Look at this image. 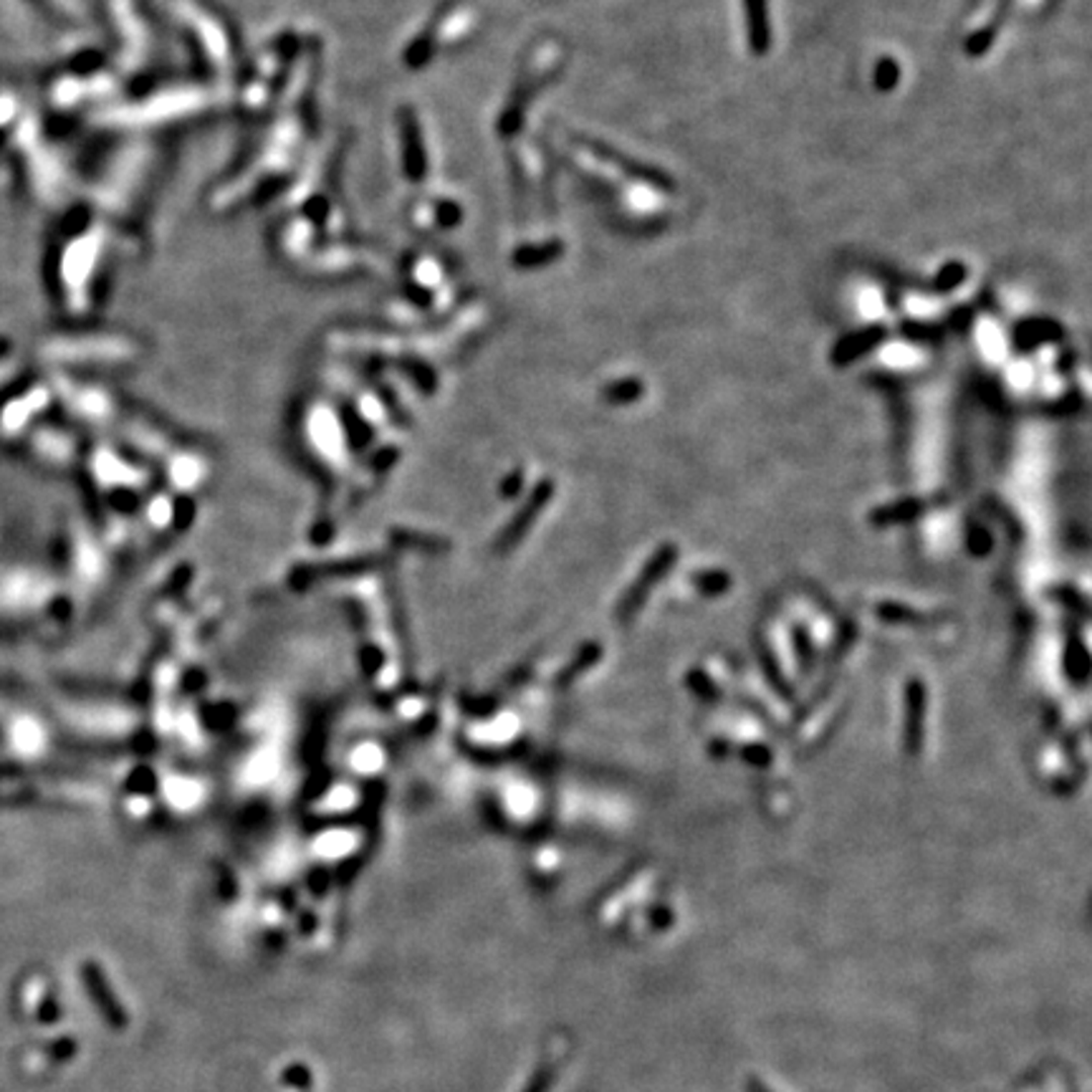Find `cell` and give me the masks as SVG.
I'll return each instance as SVG.
<instances>
[{
  "mask_svg": "<svg viewBox=\"0 0 1092 1092\" xmlns=\"http://www.w3.org/2000/svg\"><path fill=\"white\" fill-rule=\"evenodd\" d=\"M1057 334H1060V329L1055 327V322H1026L1016 337H1019V344L1029 347V344H1039L1044 339L1057 337Z\"/></svg>",
  "mask_w": 1092,
  "mask_h": 1092,
  "instance_id": "obj_9",
  "label": "cell"
},
{
  "mask_svg": "<svg viewBox=\"0 0 1092 1092\" xmlns=\"http://www.w3.org/2000/svg\"><path fill=\"white\" fill-rule=\"evenodd\" d=\"M559 253H561L559 241H551L541 248L524 246L521 251L514 253V261L519 263V266H539V263H546V261H551V258H556Z\"/></svg>",
  "mask_w": 1092,
  "mask_h": 1092,
  "instance_id": "obj_8",
  "label": "cell"
},
{
  "mask_svg": "<svg viewBox=\"0 0 1092 1092\" xmlns=\"http://www.w3.org/2000/svg\"><path fill=\"white\" fill-rule=\"evenodd\" d=\"M175 18L190 38L197 59L215 79H225L236 69V46L220 15L195 0H175Z\"/></svg>",
  "mask_w": 1092,
  "mask_h": 1092,
  "instance_id": "obj_1",
  "label": "cell"
},
{
  "mask_svg": "<svg viewBox=\"0 0 1092 1092\" xmlns=\"http://www.w3.org/2000/svg\"><path fill=\"white\" fill-rule=\"evenodd\" d=\"M743 10H746V28L753 54H766L768 43H771L766 0H743Z\"/></svg>",
  "mask_w": 1092,
  "mask_h": 1092,
  "instance_id": "obj_7",
  "label": "cell"
},
{
  "mask_svg": "<svg viewBox=\"0 0 1092 1092\" xmlns=\"http://www.w3.org/2000/svg\"><path fill=\"white\" fill-rule=\"evenodd\" d=\"M399 150H402V170L415 185H423L430 175V147L425 136L423 121L415 116V111L404 109L399 114Z\"/></svg>",
  "mask_w": 1092,
  "mask_h": 1092,
  "instance_id": "obj_3",
  "label": "cell"
},
{
  "mask_svg": "<svg viewBox=\"0 0 1092 1092\" xmlns=\"http://www.w3.org/2000/svg\"><path fill=\"white\" fill-rule=\"evenodd\" d=\"M905 746L910 753H918L920 748V733H923V708H925V691L923 682L913 680L908 682V693H905Z\"/></svg>",
  "mask_w": 1092,
  "mask_h": 1092,
  "instance_id": "obj_6",
  "label": "cell"
},
{
  "mask_svg": "<svg viewBox=\"0 0 1092 1092\" xmlns=\"http://www.w3.org/2000/svg\"><path fill=\"white\" fill-rule=\"evenodd\" d=\"M672 561H675V546H672V544L662 546V549L657 551L655 556H652L650 564H647L645 569H642V574L637 576L635 584H632V589L627 592V597L622 600V607H620L622 620H630V617L635 615L637 610H640L642 602H645V597L650 595L652 584H655V581H660L665 571H670Z\"/></svg>",
  "mask_w": 1092,
  "mask_h": 1092,
  "instance_id": "obj_4",
  "label": "cell"
},
{
  "mask_svg": "<svg viewBox=\"0 0 1092 1092\" xmlns=\"http://www.w3.org/2000/svg\"><path fill=\"white\" fill-rule=\"evenodd\" d=\"M898 64H895L893 59H880L878 69H875V84H878L880 91H890L895 89V84H898Z\"/></svg>",
  "mask_w": 1092,
  "mask_h": 1092,
  "instance_id": "obj_11",
  "label": "cell"
},
{
  "mask_svg": "<svg viewBox=\"0 0 1092 1092\" xmlns=\"http://www.w3.org/2000/svg\"><path fill=\"white\" fill-rule=\"evenodd\" d=\"M475 18L465 5H450L438 18L430 20L428 30L418 35L404 51V59L410 66H428L443 49H450L455 43H463L468 33L473 30Z\"/></svg>",
  "mask_w": 1092,
  "mask_h": 1092,
  "instance_id": "obj_2",
  "label": "cell"
},
{
  "mask_svg": "<svg viewBox=\"0 0 1092 1092\" xmlns=\"http://www.w3.org/2000/svg\"><path fill=\"white\" fill-rule=\"evenodd\" d=\"M885 337H888V329L885 327H868V329H859V332L847 334V337L839 339L837 347L832 349V362L839 364V367H844V364L854 362V359H859L862 354L873 352L878 344L885 342Z\"/></svg>",
  "mask_w": 1092,
  "mask_h": 1092,
  "instance_id": "obj_5",
  "label": "cell"
},
{
  "mask_svg": "<svg viewBox=\"0 0 1092 1092\" xmlns=\"http://www.w3.org/2000/svg\"><path fill=\"white\" fill-rule=\"evenodd\" d=\"M746 1087H748V1092H771L761 1080H748Z\"/></svg>",
  "mask_w": 1092,
  "mask_h": 1092,
  "instance_id": "obj_13",
  "label": "cell"
},
{
  "mask_svg": "<svg viewBox=\"0 0 1092 1092\" xmlns=\"http://www.w3.org/2000/svg\"><path fill=\"white\" fill-rule=\"evenodd\" d=\"M640 392H642V384L637 382V379H622V382H615L610 389H605V394L610 399H627V402L640 397Z\"/></svg>",
  "mask_w": 1092,
  "mask_h": 1092,
  "instance_id": "obj_12",
  "label": "cell"
},
{
  "mask_svg": "<svg viewBox=\"0 0 1092 1092\" xmlns=\"http://www.w3.org/2000/svg\"><path fill=\"white\" fill-rule=\"evenodd\" d=\"M966 276H969V271H966L964 263L950 261L938 271V276H935V281H933V288L935 291H950V288L961 286Z\"/></svg>",
  "mask_w": 1092,
  "mask_h": 1092,
  "instance_id": "obj_10",
  "label": "cell"
}]
</instances>
